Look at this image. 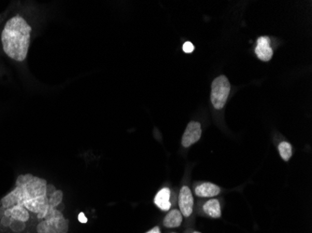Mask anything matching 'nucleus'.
<instances>
[{"label": "nucleus", "instance_id": "1", "mask_svg": "<svg viewBox=\"0 0 312 233\" xmlns=\"http://www.w3.org/2000/svg\"><path fill=\"white\" fill-rule=\"evenodd\" d=\"M47 181L31 174L19 175L15 188L0 201V208L12 205L22 206L36 216L39 221L43 220L50 210L49 196L47 194Z\"/></svg>", "mask_w": 312, "mask_h": 233}, {"label": "nucleus", "instance_id": "2", "mask_svg": "<svg viewBox=\"0 0 312 233\" xmlns=\"http://www.w3.org/2000/svg\"><path fill=\"white\" fill-rule=\"evenodd\" d=\"M32 28L20 15L10 18L1 33L3 50L9 58L24 61L29 49Z\"/></svg>", "mask_w": 312, "mask_h": 233}, {"label": "nucleus", "instance_id": "3", "mask_svg": "<svg viewBox=\"0 0 312 233\" xmlns=\"http://www.w3.org/2000/svg\"><path fill=\"white\" fill-rule=\"evenodd\" d=\"M36 230L37 233H67L68 221L62 212L51 206L47 217L37 223Z\"/></svg>", "mask_w": 312, "mask_h": 233}, {"label": "nucleus", "instance_id": "4", "mask_svg": "<svg viewBox=\"0 0 312 233\" xmlns=\"http://www.w3.org/2000/svg\"><path fill=\"white\" fill-rule=\"evenodd\" d=\"M230 91L231 85L225 76H220L213 80L211 84V100L216 110L225 108Z\"/></svg>", "mask_w": 312, "mask_h": 233}, {"label": "nucleus", "instance_id": "5", "mask_svg": "<svg viewBox=\"0 0 312 233\" xmlns=\"http://www.w3.org/2000/svg\"><path fill=\"white\" fill-rule=\"evenodd\" d=\"M202 134V129H201V125L197 121H191L187 125L186 130L183 133L182 136V145L184 147H189V146L194 145L196 143Z\"/></svg>", "mask_w": 312, "mask_h": 233}, {"label": "nucleus", "instance_id": "6", "mask_svg": "<svg viewBox=\"0 0 312 233\" xmlns=\"http://www.w3.org/2000/svg\"><path fill=\"white\" fill-rule=\"evenodd\" d=\"M179 205L182 216L188 218L192 215L194 207V197L192 195L191 190L186 186L182 187V190L180 191Z\"/></svg>", "mask_w": 312, "mask_h": 233}, {"label": "nucleus", "instance_id": "7", "mask_svg": "<svg viewBox=\"0 0 312 233\" xmlns=\"http://www.w3.org/2000/svg\"><path fill=\"white\" fill-rule=\"evenodd\" d=\"M255 54L263 62H269L273 56V50L270 46V39L269 37H261L257 40L255 48Z\"/></svg>", "mask_w": 312, "mask_h": 233}, {"label": "nucleus", "instance_id": "8", "mask_svg": "<svg viewBox=\"0 0 312 233\" xmlns=\"http://www.w3.org/2000/svg\"><path fill=\"white\" fill-rule=\"evenodd\" d=\"M195 192L196 196L210 198L217 196L221 192V189L212 183H203L196 187Z\"/></svg>", "mask_w": 312, "mask_h": 233}, {"label": "nucleus", "instance_id": "9", "mask_svg": "<svg viewBox=\"0 0 312 233\" xmlns=\"http://www.w3.org/2000/svg\"><path fill=\"white\" fill-rule=\"evenodd\" d=\"M154 204L162 211H168L171 207L170 190L167 188H164L160 190L154 198Z\"/></svg>", "mask_w": 312, "mask_h": 233}, {"label": "nucleus", "instance_id": "10", "mask_svg": "<svg viewBox=\"0 0 312 233\" xmlns=\"http://www.w3.org/2000/svg\"><path fill=\"white\" fill-rule=\"evenodd\" d=\"M203 210L205 214H207L212 219H219L222 216L221 205H220L218 200H216V199H211L204 204Z\"/></svg>", "mask_w": 312, "mask_h": 233}, {"label": "nucleus", "instance_id": "11", "mask_svg": "<svg viewBox=\"0 0 312 233\" xmlns=\"http://www.w3.org/2000/svg\"><path fill=\"white\" fill-rule=\"evenodd\" d=\"M182 215L179 210H172L169 212L164 219V226L167 228H178L182 225Z\"/></svg>", "mask_w": 312, "mask_h": 233}, {"label": "nucleus", "instance_id": "12", "mask_svg": "<svg viewBox=\"0 0 312 233\" xmlns=\"http://www.w3.org/2000/svg\"><path fill=\"white\" fill-rule=\"evenodd\" d=\"M279 151H280V155L283 158V160L288 161L293 155L292 145L288 142H283L279 146Z\"/></svg>", "mask_w": 312, "mask_h": 233}, {"label": "nucleus", "instance_id": "13", "mask_svg": "<svg viewBox=\"0 0 312 233\" xmlns=\"http://www.w3.org/2000/svg\"><path fill=\"white\" fill-rule=\"evenodd\" d=\"M62 201H63V192L60 190L53 191L49 196V204L52 207L57 208V206L61 204Z\"/></svg>", "mask_w": 312, "mask_h": 233}, {"label": "nucleus", "instance_id": "14", "mask_svg": "<svg viewBox=\"0 0 312 233\" xmlns=\"http://www.w3.org/2000/svg\"><path fill=\"white\" fill-rule=\"evenodd\" d=\"M182 50H183L184 52H186V53H191V52H193L194 50H195V46L191 43V42L187 41V42H185V43L183 44Z\"/></svg>", "mask_w": 312, "mask_h": 233}, {"label": "nucleus", "instance_id": "15", "mask_svg": "<svg viewBox=\"0 0 312 233\" xmlns=\"http://www.w3.org/2000/svg\"><path fill=\"white\" fill-rule=\"evenodd\" d=\"M79 220H80V222H82V223H86V222H87V219L85 218V216H84L83 213H80V215H79Z\"/></svg>", "mask_w": 312, "mask_h": 233}, {"label": "nucleus", "instance_id": "16", "mask_svg": "<svg viewBox=\"0 0 312 233\" xmlns=\"http://www.w3.org/2000/svg\"><path fill=\"white\" fill-rule=\"evenodd\" d=\"M161 233V232H160V229L158 227H154L151 231H149L148 233Z\"/></svg>", "mask_w": 312, "mask_h": 233}, {"label": "nucleus", "instance_id": "17", "mask_svg": "<svg viewBox=\"0 0 312 233\" xmlns=\"http://www.w3.org/2000/svg\"><path fill=\"white\" fill-rule=\"evenodd\" d=\"M197 233V232H195V233Z\"/></svg>", "mask_w": 312, "mask_h": 233}]
</instances>
